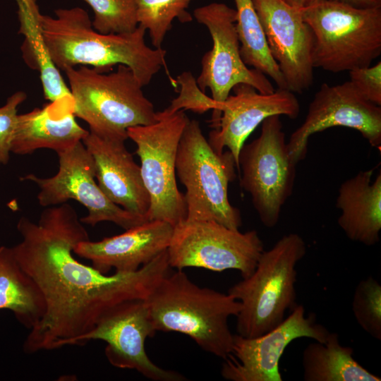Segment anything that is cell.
<instances>
[{"label":"cell","mask_w":381,"mask_h":381,"mask_svg":"<svg viewBox=\"0 0 381 381\" xmlns=\"http://www.w3.org/2000/svg\"><path fill=\"white\" fill-rule=\"evenodd\" d=\"M16 227L21 241L11 247L13 254L45 303L23 343L27 353L71 346L114 306L146 300L171 268L167 250L136 271L111 275L79 262L73 250L89 234L67 202L44 209L37 223L22 217Z\"/></svg>","instance_id":"1"},{"label":"cell","mask_w":381,"mask_h":381,"mask_svg":"<svg viewBox=\"0 0 381 381\" xmlns=\"http://www.w3.org/2000/svg\"><path fill=\"white\" fill-rule=\"evenodd\" d=\"M55 14L52 18L39 13L37 23L42 44L58 69L80 65L108 71L123 64L143 87L166 67V51L148 47L147 30L140 25L128 33L102 34L92 28L88 13L80 7L59 8Z\"/></svg>","instance_id":"2"},{"label":"cell","mask_w":381,"mask_h":381,"mask_svg":"<svg viewBox=\"0 0 381 381\" xmlns=\"http://www.w3.org/2000/svg\"><path fill=\"white\" fill-rule=\"evenodd\" d=\"M146 302L156 331L186 334L224 360L231 354L234 334L228 321L241 303L228 293L199 286L178 270L163 277Z\"/></svg>","instance_id":"3"},{"label":"cell","mask_w":381,"mask_h":381,"mask_svg":"<svg viewBox=\"0 0 381 381\" xmlns=\"http://www.w3.org/2000/svg\"><path fill=\"white\" fill-rule=\"evenodd\" d=\"M307 247L298 234L283 236L261 254L253 272L231 286L228 294L241 303L236 334L246 338L262 335L285 319L296 305V265Z\"/></svg>","instance_id":"4"},{"label":"cell","mask_w":381,"mask_h":381,"mask_svg":"<svg viewBox=\"0 0 381 381\" xmlns=\"http://www.w3.org/2000/svg\"><path fill=\"white\" fill-rule=\"evenodd\" d=\"M74 101L75 116L96 134L128 139L127 129L157 120L132 70L119 64L114 72L80 66L64 69Z\"/></svg>","instance_id":"5"},{"label":"cell","mask_w":381,"mask_h":381,"mask_svg":"<svg viewBox=\"0 0 381 381\" xmlns=\"http://www.w3.org/2000/svg\"><path fill=\"white\" fill-rule=\"evenodd\" d=\"M314 36V68L339 73L371 65L381 54V8L312 0L301 8Z\"/></svg>","instance_id":"6"},{"label":"cell","mask_w":381,"mask_h":381,"mask_svg":"<svg viewBox=\"0 0 381 381\" xmlns=\"http://www.w3.org/2000/svg\"><path fill=\"white\" fill-rule=\"evenodd\" d=\"M228 150L217 152L196 120H188L181 137L176 174L186 188V219L214 220L230 229L242 225L240 210L231 205L228 186L236 176Z\"/></svg>","instance_id":"7"},{"label":"cell","mask_w":381,"mask_h":381,"mask_svg":"<svg viewBox=\"0 0 381 381\" xmlns=\"http://www.w3.org/2000/svg\"><path fill=\"white\" fill-rule=\"evenodd\" d=\"M153 123L127 129L137 147L140 171L150 205L148 220H160L173 226L186 218L183 195L177 187L176 160L179 141L189 119L180 109L157 112Z\"/></svg>","instance_id":"8"},{"label":"cell","mask_w":381,"mask_h":381,"mask_svg":"<svg viewBox=\"0 0 381 381\" xmlns=\"http://www.w3.org/2000/svg\"><path fill=\"white\" fill-rule=\"evenodd\" d=\"M282 128L279 115L267 117L262 122L260 135L244 143L238 155L240 185L250 194L260 220L267 228L278 224L296 176Z\"/></svg>","instance_id":"9"},{"label":"cell","mask_w":381,"mask_h":381,"mask_svg":"<svg viewBox=\"0 0 381 381\" xmlns=\"http://www.w3.org/2000/svg\"><path fill=\"white\" fill-rule=\"evenodd\" d=\"M263 251L255 230L242 233L214 220L186 219L174 226L167 249L170 267L236 270L242 278L253 272Z\"/></svg>","instance_id":"10"},{"label":"cell","mask_w":381,"mask_h":381,"mask_svg":"<svg viewBox=\"0 0 381 381\" xmlns=\"http://www.w3.org/2000/svg\"><path fill=\"white\" fill-rule=\"evenodd\" d=\"M193 16L208 29L212 40V49L202 58L196 83L202 92L210 89L212 99L218 104L219 121L221 104L236 85L248 84L263 94L275 90L265 74L249 68L242 59L236 9L223 3L213 2L195 8Z\"/></svg>","instance_id":"11"},{"label":"cell","mask_w":381,"mask_h":381,"mask_svg":"<svg viewBox=\"0 0 381 381\" xmlns=\"http://www.w3.org/2000/svg\"><path fill=\"white\" fill-rule=\"evenodd\" d=\"M57 155L59 169L54 176L40 178L30 174L20 179L37 185V200L41 206H54L75 200L87 210L80 221L92 226L111 222L126 230L148 220L126 211L105 195L95 181L93 158L82 141Z\"/></svg>","instance_id":"12"},{"label":"cell","mask_w":381,"mask_h":381,"mask_svg":"<svg viewBox=\"0 0 381 381\" xmlns=\"http://www.w3.org/2000/svg\"><path fill=\"white\" fill-rule=\"evenodd\" d=\"M156 332L146 300H130L107 311L90 331L75 339L71 346L102 340L107 344V359L116 368L135 370L155 381L186 380L176 371L155 365L147 356L145 341Z\"/></svg>","instance_id":"13"},{"label":"cell","mask_w":381,"mask_h":381,"mask_svg":"<svg viewBox=\"0 0 381 381\" xmlns=\"http://www.w3.org/2000/svg\"><path fill=\"white\" fill-rule=\"evenodd\" d=\"M329 333L316 322L314 313L306 315L303 306L296 305L282 322L262 335L246 338L234 334L222 376L231 381H282L279 361L286 347L303 337L324 342Z\"/></svg>","instance_id":"14"},{"label":"cell","mask_w":381,"mask_h":381,"mask_svg":"<svg viewBox=\"0 0 381 381\" xmlns=\"http://www.w3.org/2000/svg\"><path fill=\"white\" fill-rule=\"evenodd\" d=\"M335 126L356 130L371 146L380 148V106L364 99L349 80L336 85L323 83L310 103L303 123L286 143L291 161L297 164L306 158L310 136Z\"/></svg>","instance_id":"15"},{"label":"cell","mask_w":381,"mask_h":381,"mask_svg":"<svg viewBox=\"0 0 381 381\" xmlns=\"http://www.w3.org/2000/svg\"><path fill=\"white\" fill-rule=\"evenodd\" d=\"M270 52L286 89L302 92L313 83L314 36L301 8L283 0H252Z\"/></svg>","instance_id":"16"},{"label":"cell","mask_w":381,"mask_h":381,"mask_svg":"<svg viewBox=\"0 0 381 381\" xmlns=\"http://www.w3.org/2000/svg\"><path fill=\"white\" fill-rule=\"evenodd\" d=\"M232 90L234 95H229L221 104L219 126L210 133L207 140L218 153L226 147L238 170L240 150L258 125L273 115L296 119L300 104L294 93L287 89L263 94L250 85L239 83Z\"/></svg>","instance_id":"17"},{"label":"cell","mask_w":381,"mask_h":381,"mask_svg":"<svg viewBox=\"0 0 381 381\" xmlns=\"http://www.w3.org/2000/svg\"><path fill=\"white\" fill-rule=\"evenodd\" d=\"M126 140L89 131L82 142L93 158L95 179L105 195L126 211L147 219L150 197Z\"/></svg>","instance_id":"18"},{"label":"cell","mask_w":381,"mask_h":381,"mask_svg":"<svg viewBox=\"0 0 381 381\" xmlns=\"http://www.w3.org/2000/svg\"><path fill=\"white\" fill-rule=\"evenodd\" d=\"M173 230L168 222L147 220L119 235L97 241H80L73 252L89 260L93 267L104 274L111 269L134 272L167 250Z\"/></svg>","instance_id":"19"},{"label":"cell","mask_w":381,"mask_h":381,"mask_svg":"<svg viewBox=\"0 0 381 381\" xmlns=\"http://www.w3.org/2000/svg\"><path fill=\"white\" fill-rule=\"evenodd\" d=\"M88 133L77 123L74 101L68 95L18 115L11 152L24 155L48 148L58 153L83 141Z\"/></svg>","instance_id":"20"},{"label":"cell","mask_w":381,"mask_h":381,"mask_svg":"<svg viewBox=\"0 0 381 381\" xmlns=\"http://www.w3.org/2000/svg\"><path fill=\"white\" fill-rule=\"evenodd\" d=\"M374 169L361 171L344 181L338 190L337 222L350 240L372 246L381 230V173L372 181Z\"/></svg>","instance_id":"21"},{"label":"cell","mask_w":381,"mask_h":381,"mask_svg":"<svg viewBox=\"0 0 381 381\" xmlns=\"http://www.w3.org/2000/svg\"><path fill=\"white\" fill-rule=\"evenodd\" d=\"M353 349L341 344L336 332L329 333L324 342L315 341L303 350V378L305 381H380L353 357Z\"/></svg>","instance_id":"22"},{"label":"cell","mask_w":381,"mask_h":381,"mask_svg":"<svg viewBox=\"0 0 381 381\" xmlns=\"http://www.w3.org/2000/svg\"><path fill=\"white\" fill-rule=\"evenodd\" d=\"M13 313L27 329L33 328L45 311L42 294L18 262L11 247L0 246V310Z\"/></svg>","instance_id":"23"},{"label":"cell","mask_w":381,"mask_h":381,"mask_svg":"<svg viewBox=\"0 0 381 381\" xmlns=\"http://www.w3.org/2000/svg\"><path fill=\"white\" fill-rule=\"evenodd\" d=\"M18 6L19 32L25 35L21 47L26 64L37 70L44 95L49 102L71 95L59 69L49 59L40 38L37 16L40 13L36 0H16Z\"/></svg>","instance_id":"24"},{"label":"cell","mask_w":381,"mask_h":381,"mask_svg":"<svg viewBox=\"0 0 381 381\" xmlns=\"http://www.w3.org/2000/svg\"><path fill=\"white\" fill-rule=\"evenodd\" d=\"M236 30L243 62L271 78L278 89H286L285 80L272 58L252 0H234Z\"/></svg>","instance_id":"25"},{"label":"cell","mask_w":381,"mask_h":381,"mask_svg":"<svg viewBox=\"0 0 381 381\" xmlns=\"http://www.w3.org/2000/svg\"><path fill=\"white\" fill-rule=\"evenodd\" d=\"M138 25L149 32L155 48H161L174 19L181 23L193 19L187 11L194 0H135Z\"/></svg>","instance_id":"26"},{"label":"cell","mask_w":381,"mask_h":381,"mask_svg":"<svg viewBox=\"0 0 381 381\" xmlns=\"http://www.w3.org/2000/svg\"><path fill=\"white\" fill-rule=\"evenodd\" d=\"M94 12L92 27L102 34L133 32L138 26L135 0H83Z\"/></svg>","instance_id":"27"},{"label":"cell","mask_w":381,"mask_h":381,"mask_svg":"<svg viewBox=\"0 0 381 381\" xmlns=\"http://www.w3.org/2000/svg\"><path fill=\"white\" fill-rule=\"evenodd\" d=\"M352 311L359 326L381 340V285L373 277L361 280L355 288Z\"/></svg>","instance_id":"28"},{"label":"cell","mask_w":381,"mask_h":381,"mask_svg":"<svg viewBox=\"0 0 381 381\" xmlns=\"http://www.w3.org/2000/svg\"><path fill=\"white\" fill-rule=\"evenodd\" d=\"M192 76L189 73H183L180 75L179 81L183 82L181 93L167 109L171 112L180 109H191L198 113L212 109V116H214L218 111L217 103L212 98L205 96L204 92L197 88L198 86Z\"/></svg>","instance_id":"29"},{"label":"cell","mask_w":381,"mask_h":381,"mask_svg":"<svg viewBox=\"0 0 381 381\" xmlns=\"http://www.w3.org/2000/svg\"><path fill=\"white\" fill-rule=\"evenodd\" d=\"M26 93L18 91L11 95L0 107V166L8 164L17 118L18 107L26 99Z\"/></svg>","instance_id":"30"},{"label":"cell","mask_w":381,"mask_h":381,"mask_svg":"<svg viewBox=\"0 0 381 381\" xmlns=\"http://www.w3.org/2000/svg\"><path fill=\"white\" fill-rule=\"evenodd\" d=\"M349 72V81L358 92L366 100L381 106V61Z\"/></svg>","instance_id":"31"},{"label":"cell","mask_w":381,"mask_h":381,"mask_svg":"<svg viewBox=\"0 0 381 381\" xmlns=\"http://www.w3.org/2000/svg\"><path fill=\"white\" fill-rule=\"evenodd\" d=\"M350 6L358 9L381 8V0H327Z\"/></svg>","instance_id":"32"},{"label":"cell","mask_w":381,"mask_h":381,"mask_svg":"<svg viewBox=\"0 0 381 381\" xmlns=\"http://www.w3.org/2000/svg\"><path fill=\"white\" fill-rule=\"evenodd\" d=\"M288 4L298 8H301L308 4L312 0H283Z\"/></svg>","instance_id":"33"}]
</instances>
